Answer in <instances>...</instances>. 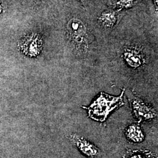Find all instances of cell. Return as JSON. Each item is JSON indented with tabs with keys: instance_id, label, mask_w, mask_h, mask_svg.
<instances>
[{
	"instance_id": "1",
	"label": "cell",
	"mask_w": 158,
	"mask_h": 158,
	"mask_svg": "<svg viewBox=\"0 0 158 158\" xmlns=\"http://www.w3.org/2000/svg\"><path fill=\"white\" fill-rule=\"evenodd\" d=\"M124 92L125 89H123L121 95L117 97L102 92L89 107H82L87 110L90 118L102 123L106 121L111 111L124 104L123 102Z\"/></svg>"
},
{
	"instance_id": "2",
	"label": "cell",
	"mask_w": 158,
	"mask_h": 158,
	"mask_svg": "<svg viewBox=\"0 0 158 158\" xmlns=\"http://www.w3.org/2000/svg\"><path fill=\"white\" fill-rule=\"evenodd\" d=\"M128 98L132 111L139 123L151 120L157 116L156 111L138 97L130 94Z\"/></svg>"
},
{
	"instance_id": "3",
	"label": "cell",
	"mask_w": 158,
	"mask_h": 158,
	"mask_svg": "<svg viewBox=\"0 0 158 158\" xmlns=\"http://www.w3.org/2000/svg\"><path fill=\"white\" fill-rule=\"evenodd\" d=\"M67 27L76 49L79 51H86L87 44L85 40L86 29L84 24L78 19H72L69 22Z\"/></svg>"
},
{
	"instance_id": "4",
	"label": "cell",
	"mask_w": 158,
	"mask_h": 158,
	"mask_svg": "<svg viewBox=\"0 0 158 158\" xmlns=\"http://www.w3.org/2000/svg\"><path fill=\"white\" fill-rule=\"evenodd\" d=\"M42 40L38 36H31L23 40L21 48L23 52L27 56H37L42 50Z\"/></svg>"
},
{
	"instance_id": "5",
	"label": "cell",
	"mask_w": 158,
	"mask_h": 158,
	"mask_svg": "<svg viewBox=\"0 0 158 158\" xmlns=\"http://www.w3.org/2000/svg\"><path fill=\"white\" fill-rule=\"evenodd\" d=\"M70 138L72 142L85 155L90 158L96 157L98 155L99 153L98 148L82 136L74 134L71 135Z\"/></svg>"
},
{
	"instance_id": "6",
	"label": "cell",
	"mask_w": 158,
	"mask_h": 158,
	"mask_svg": "<svg viewBox=\"0 0 158 158\" xmlns=\"http://www.w3.org/2000/svg\"><path fill=\"white\" fill-rule=\"evenodd\" d=\"M127 138L134 142H141L145 138L144 134L139 126L135 124L130 125L125 131Z\"/></svg>"
},
{
	"instance_id": "7",
	"label": "cell",
	"mask_w": 158,
	"mask_h": 158,
	"mask_svg": "<svg viewBox=\"0 0 158 158\" xmlns=\"http://www.w3.org/2000/svg\"><path fill=\"white\" fill-rule=\"evenodd\" d=\"M124 58L127 63L132 68H139L143 63L140 53L135 50H127L124 53Z\"/></svg>"
},
{
	"instance_id": "8",
	"label": "cell",
	"mask_w": 158,
	"mask_h": 158,
	"mask_svg": "<svg viewBox=\"0 0 158 158\" xmlns=\"http://www.w3.org/2000/svg\"><path fill=\"white\" fill-rule=\"evenodd\" d=\"M129 158H145V157L139 153L134 152L130 156Z\"/></svg>"
}]
</instances>
